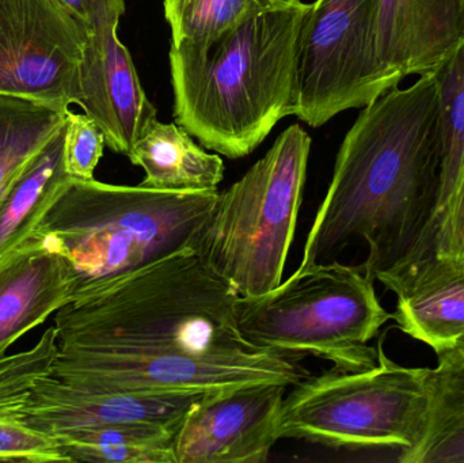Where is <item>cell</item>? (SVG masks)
<instances>
[{"label": "cell", "instance_id": "cell-11", "mask_svg": "<svg viewBox=\"0 0 464 463\" xmlns=\"http://www.w3.org/2000/svg\"><path fill=\"white\" fill-rule=\"evenodd\" d=\"M281 382L251 383L204 394L179 427L177 463H261L280 440L286 391Z\"/></svg>", "mask_w": 464, "mask_h": 463}, {"label": "cell", "instance_id": "cell-27", "mask_svg": "<svg viewBox=\"0 0 464 463\" xmlns=\"http://www.w3.org/2000/svg\"><path fill=\"white\" fill-rule=\"evenodd\" d=\"M67 7L81 19L87 27L103 14L120 13L124 15V0H63Z\"/></svg>", "mask_w": 464, "mask_h": 463}, {"label": "cell", "instance_id": "cell-17", "mask_svg": "<svg viewBox=\"0 0 464 463\" xmlns=\"http://www.w3.org/2000/svg\"><path fill=\"white\" fill-rule=\"evenodd\" d=\"M56 353L52 326L34 347L0 359V462H63L56 442L22 421L30 391L51 372Z\"/></svg>", "mask_w": 464, "mask_h": 463}, {"label": "cell", "instance_id": "cell-24", "mask_svg": "<svg viewBox=\"0 0 464 463\" xmlns=\"http://www.w3.org/2000/svg\"><path fill=\"white\" fill-rule=\"evenodd\" d=\"M440 108V187L433 231L464 174V41L435 71Z\"/></svg>", "mask_w": 464, "mask_h": 463}, {"label": "cell", "instance_id": "cell-16", "mask_svg": "<svg viewBox=\"0 0 464 463\" xmlns=\"http://www.w3.org/2000/svg\"><path fill=\"white\" fill-rule=\"evenodd\" d=\"M381 283L397 295L392 320L411 339L438 353L463 336L464 263L432 258Z\"/></svg>", "mask_w": 464, "mask_h": 463}, {"label": "cell", "instance_id": "cell-8", "mask_svg": "<svg viewBox=\"0 0 464 463\" xmlns=\"http://www.w3.org/2000/svg\"><path fill=\"white\" fill-rule=\"evenodd\" d=\"M378 0H315L303 22L294 114L313 128L362 109L401 82L381 70Z\"/></svg>", "mask_w": 464, "mask_h": 463}, {"label": "cell", "instance_id": "cell-9", "mask_svg": "<svg viewBox=\"0 0 464 463\" xmlns=\"http://www.w3.org/2000/svg\"><path fill=\"white\" fill-rule=\"evenodd\" d=\"M291 353L250 358L59 352L51 375L64 385L122 391H220L251 383L294 386L310 375Z\"/></svg>", "mask_w": 464, "mask_h": 463}, {"label": "cell", "instance_id": "cell-26", "mask_svg": "<svg viewBox=\"0 0 464 463\" xmlns=\"http://www.w3.org/2000/svg\"><path fill=\"white\" fill-rule=\"evenodd\" d=\"M432 258L464 263V174L436 222L430 260Z\"/></svg>", "mask_w": 464, "mask_h": 463}, {"label": "cell", "instance_id": "cell-12", "mask_svg": "<svg viewBox=\"0 0 464 463\" xmlns=\"http://www.w3.org/2000/svg\"><path fill=\"white\" fill-rule=\"evenodd\" d=\"M121 16L103 14L90 26L73 103L100 127L111 151L128 157L157 119L158 109L147 97L132 56L117 35Z\"/></svg>", "mask_w": 464, "mask_h": 463}, {"label": "cell", "instance_id": "cell-21", "mask_svg": "<svg viewBox=\"0 0 464 463\" xmlns=\"http://www.w3.org/2000/svg\"><path fill=\"white\" fill-rule=\"evenodd\" d=\"M181 424H120L65 432L52 439L63 462L177 463Z\"/></svg>", "mask_w": 464, "mask_h": 463}, {"label": "cell", "instance_id": "cell-15", "mask_svg": "<svg viewBox=\"0 0 464 463\" xmlns=\"http://www.w3.org/2000/svg\"><path fill=\"white\" fill-rule=\"evenodd\" d=\"M75 277L64 256L30 236L0 263V359L27 332L73 302Z\"/></svg>", "mask_w": 464, "mask_h": 463}, {"label": "cell", "instance_id": "cell-28", "mask_svg": "<svg viewBox=\"0 0 464 463\" xmlns=\"http://www.w3.org/2000/svg\"><path fill=\"white\" fill-rule=\"evenodd\" d=\"M454 347L459 348V350L464 352V334L459 340H458L457 344H455Z\"/></svg>", "mask_w": 464, "mask_h": 463}, {"label": "cell", "instance_id": "cell-22", "mask_svg": "<svg viewBox=\"0 0 464 463\" xmlns=\"http://www.w3.org/2000/svg\"><path fill=\"white\" fill-rule=\"evenodd\" d=\"M68 111L0 94V198L24 166L64 127Z\"/></svg>", "mask_w": 464, "mask_h": 463}, {"label": "cell", "instance_id": "cell-10", "mask_svg": "<svg viewBox=\"0 0 464 463\" xmlns=\"http://www.w3.org/2000/svg\"><path fill=\"white\" fill-rule=\"evenodd\" d=\"M89 30L63 0H0V94L70 109Z\"/></svg>", "mask_w": 464, "mask_h": 463}, {"label": "cell", "instance_id": "cell-2", "mask_svg": "<svg viewBox=\"0 0 464 463\" xmlns=\"http://www.w3.org/2000/svg\"><path fill=\"white\" fill-rule=\"evenodd\" d=\"M239 299L198 250L163 258L54 317L59 352L250 358L237 326Z\"/></svg>", "mask_w": 464, "mask_h": 463}, {"label": "cell", "instance_id": "cell-7", "mask_svg": "<svg viewBox=\"0 0 464 463\" xmlns=\"http://www.w3.org/2000/svg\"><path fill=\"white\" fill-rule=\"evenodd\" d=\"M284 399L278 437L332 449L413 448L424 432L425 369L387 358L362 371L332 370L308 375Z\"/></svg>", "mask_w": 464, "mask_h": 463}, {"label": "cell", "instance_id": "cell-1", "mask_svg": "<svg viewBox=\"0 0 464 463\" xmlns=\"http://www.w3.org/2000/svg\"><path fill=\"white\" fill-rule=\"evenodd\" d=\"M440 108L435 73L362 109L338 150L333 178L303 249V272L367 244L373 282L430 258L440 187Z\"/></svg>", "mask_w": 464, "mask_h": 463}, {"label": "cell", "instance_id": "cell-19", "mask_svg": "<svg viewBox=\"0 0 464 463\" xmlns=\"http://www.w3.org/2000/svg\"><path fill=\"white\" fill-rule=\"evenodd\" d=\"M438 367L425 369L428 410L421 439L401 451L403 463H464V352L440 351Z\"/></svg>", "mask_w": 464, "mask_h": 463}, {"label": "cell", "instance_id": "cell-13", "mask_svg": "<svg viewBox=\"0 0 464 463\" xmlns=\"http://www.w3.org/2000/svg\"><path fill=\"white\" fill-rule=\"evenodd\" d=\"M208 391L82 389L64 385L48 374L30 391L22 421L49 438L120 424H179Z\"/></svg>", "mask_w": 464, "mask_h": 463}, {"label": "cell", "instance_id": "cell-25", "mask_svg": "<svg viewBox=\"0 0 464 463\" xmlns=\"http://www.w3.org/2000/svg\"><path fill=\"white\" fill-rule=\"evenodd\" d=\"M106 141L102 130L87 116L67 111L64 135L65 168L72 179L90 181L103 157Z\"/></svg>", "mask_w": 464, "mask_h": 463}, {"label": "cell", "instance_id": "cell-18", "mask_svg": "<svg viewBox=\"0 0 464 463\" xmlns=\"http://www.w3.org/2000/svg\"><path fill=\"white\" fill-rule=\"evenodd\" d=\"M143 169L140 187L171 192L218 190L225 177V163L218 154L198 146L181 125L154 121L128 155Z\"/></svg>", "mask_w": 464, "mask_h": 463}, {"label": "cell", "instance_id": "cell-5", "mask_svg": "<svg viewBox=\"0 0 464 463\" xmlns=\"http://www.w3.org/2000/svg\"><path fill=\"white\" fill-rule=\"evenodd\" d=\"M237 331L254 347L316 356L345 371L378 364L370 342L392 320L362 266L337 261L295 272L286 282L235 306Z\"/></svg>", "mask_w": 464, "mask_h": 463}, {"label": "cell", "instance_id": "cell-14", "mask_svg": "<svg viewBox=\"0 0 464 463\" xmlns=\"http://www.w3.org/2000/svg\"><path fill=\"white\" fill-rule=\"evenodd\" d=\"M464 41V0H378L376 57L386 75L435 72Z\"/></svg>", "mask_w": 464, "mask_h": 463}, {"label": "cell", "instance_id": "cell-23", "mask_svg": "<svg viewBox=\"0 0 464 463\" xmlns=\"http://www.w3.org/2000/svg\"><path fill=\"white\" fill-rule=\"evenodd\" d=\"M288 0H165L174 48L204 49L259 14Z\"/></svg>", "mask_w": 464, "mask_h": 463}, {"label": "cell", "instance_id": "cell-3", "mask_svg": "<svg viewBox=\"0 0 464 463\" xmlns=\"http://www.w3.org/2000/svg\"><path fill=\"white\" fill-rule=\"evenodd\" d=\"M310 7L288 0L204 51L171 46L177 124L228 159L250 155L294 114L300 32Z\"/></svg>", "mask_w": 464, "mask_h": 463}, {"label": "cell", "instance_id": "cell-4", "mask_svg": "<svg viewBox=\"0 0 464 463\" xmlns=\"http://www.w3.org/2000/svg\"><path fill=\"white\" fill-rule=\"evenodd\" d=\"M218 196L71 179L33 236L70 264L76 304L176 253L198 252Z\"/></svg>", "mask_w": 464, "mask_h": 463}, {"label": "cell", "instance_id": "cell-6", "mask_svg": "<svg viewBox=\"0 0 464 463\" xmlns=\"http://www.w3.org/2000/svg\"><path fill=\"white\" fill-rule=\"evenodd\" d=\"M311 138L292 124L239 181L218 196L198 253L239 298L283 282L307 178Z\"/></svg>", "mask_w": 464, "mask_h": 463}, {"label": "cell", "instance_id": "cell-20", "mask_svg": "<svg viewBox=\"0 0 464 463\" xmlns=\"http://www.w3.org/2000/svg\"><path fill=\"white\" fill-rule=\"evenodd\" d=\"M64 135L65 125L24 166L0 198V263L32 236L72 179L65 168Z\"/></svg>", "mask_w": 464, "mask_h": 463}]
</instances>
